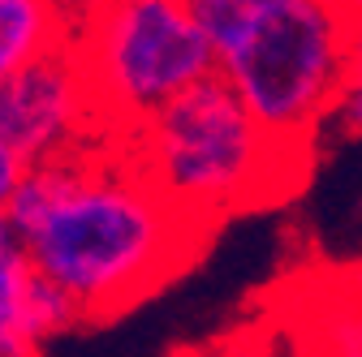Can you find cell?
I'll list each match as a JSON object with an SVG mask.
<instances>
[{"instance_id":"30bf717a","label":"cell","mask_w":362,"mask_h":357,"mask_svg":"<svg viewBox=\"0 0 362 357\" xmlns=\"http://www.w3.org/2000/svg\"><path fill=\"white\" fill-rule=\"evenodd\" d=\"M190 357H298V353L276 323H250L229 340H220L216 349H199Z\"/></svg>"},{"instance_id":"5b68a950","label":"cell","mask_w":362,"mask_h":357,"mask_svg":"<svg viewBox=\"0 0 362 357\" xmlns=\"http://www.w3.org/2000/svg\"><path fill=\"white\" fill-rule=\"evenodd\" d=\"M0 138L30 168L108 143L104 116L74 48L30 61L0 86Z\"/></svg>"},{"instance_id":"7a4b0ae2","label":"cell","mask_w":362,"mask_h":357,"mask_svg":"<svg viewBox=\"0 0 362 357\" xmlns=\"http://www.w3.org/2000/svg\"><path fill=\"white\" fill-rule=\"evenodd\" d=\"M121 143L151 186L207 233L238 211L281 202L310 164V151L272 138L220 73L164 104Z\"/></svg>"},{"instance_id":"8fae6325","label":"cell","mask_w":362,"mask_h":357,"mask_svg":"<svg viewBox=\"0 0 362 357\" xmlns=\"http://www.w3.org/2000/svg\"><path fill=\"white\" fill-rule=\"evenodd\" d=\"M332 121L362 138V13L354 22V39H349V61H345V78H341V95L332 108Z\"/></svg>"},{"instance_id":"52a82bcc","label":"cell","mask_w":362,"mask_h":357,"mask_svg":"<svg viewBox=\"0 0 362 357\" xmlns=\"http://www.w3.org/2000/svg\"><path fill=\"white\" fill-rule=\"evenodd\" d=\"M82 0H0V86L30 61L69 48Z\"/></svg>"},{"instance_id":"ba28073f","label":"cell","mask_w":362,"mask_h":357,"mask_svg":"<svg viewBox=\"0 0 362 357\" xmlns=\"http://www.w3.org/2000/svg\"><path fill=\"white\" fill-rule=\"evenodd\" d=\"M39 276L9 229V219L0 215V357H39L48 344L39 327Z\"/></svg>"},{"instance_id":"6da1fadb","label":"cell","mask_w":362,"mask_h":357,"mask_svg":"<svg viewBox=\"0 0 362 357\" xmlns=\"http://www.w3.org/2000/svg\"><path fill=\"white\" fill-rule=\"evenodd\" d=\"M5 219L35 276L69 297L82 323L160 293L211 237L151 186L121 138L30 168Z\"/></svg>"},{"instance_id":"3957f363","label":"cell","mask_w":362,"mask_h":357,"mask_svg":"<svg viewBox=\"0 0 362 357\" xmlns=\"http://www.w3.org/2000/svg\"><path fill=\"white\" fill-rule=\"evenodd\" d=\"M69 48L108 138H125L216 73V52L186 0H82Z\"/></svg>"},{"instance_id":"8992f818","label":"cell","mask_w":362,"mask_h":357,"mask_svg":"<svg viewBox=\"0 0 362 357\" xmlns=\"http://www.w3.org/2000/svg\"><path fill=\"white\" fill-rule=\"evenodd\" d=\"M276 327L298 357H362V284H315Z\"/></svg>"},{"instance_id":"7c38bea8","label":"cell","mask_w":362,"mask_h":357,"mask_svg":"<svg viewBox=\"0 0 362 357\" xmlns=\"http://www.w3.org/2000/svg\"><path fill=\"white\" fill-rule=\"evenodd\" d=\"M26 172H30V164L0 138V215L9 211V202H13V194H18V186L26 181Z\"/></svg>"},{"instance_id":"9c48e42d","label":"cell","mask_w":362,"mask_h":357,"mask_svg":"<svg viewBox=\"0 0 362 357\" xmlns=\"http://www.w3.org/2000/svg\"><path fill=\"white\" fill-rule=\"evenodd\" d=\"M194 22L203 26L211 52H224L233 39H242L259 18H267L272 9H281L285 0H186Z\"/></svg>"},{"instance_id":"277c9868","label":"cell","mask_w":362,"mask_h":357,"mask_svg":"<svg viewBox=\"0 0 362 357\" xmlns=\"http://www.w3.org/2000/svg\"><path fill=\"white\" fill-rule=\"evenodd\" d=\"M354 22L345 0H285L216 52V73L276 143L310 151L337 108Z\"/></svg>"},{"instance_id":"4fadbf2b","label":"cell","mask_w":362,"mask_h":357,"mask_svg":"<svg viewBox=\"0 0 362 357\" xmlns=\"http://www.w3.org/2000/svg\"><path fill=\"white\" fill-rule=\"evenodd\" d=\"M345 5H349V9H358V13H362V0H345Z\"/></svg>"}]
</instances>
